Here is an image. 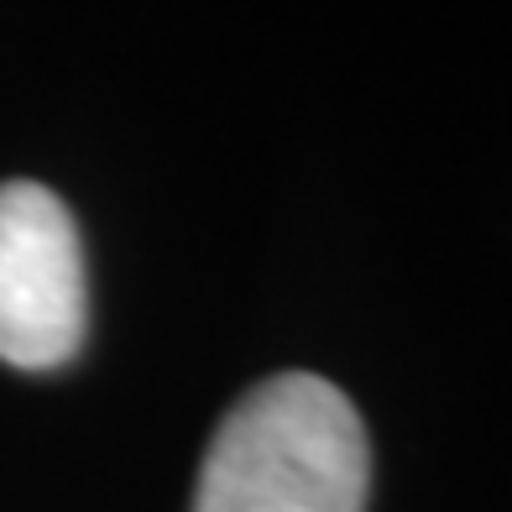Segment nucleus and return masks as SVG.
I'll use <instances>...</instances> for the list:
<instances>
[{
    "label": "nucleus",
    "instance_id": "nucleus-1",
    "mask_svg": "<svg viewBox=\"0 0 512 512\" xmlns=\"http://www.w3.org/2000/svg\"><path fill=\"white\" fill-rule=\"evenodd\" d=\"M371 445L351 398L283 371L220 418L199 465L194 512H366Z\"/></svg>",
    "mask_w": 512,
    "mask_h": 512
},
{
    "label": "nucleus",
    "instance_id": "nucleus-2",
    "mask_svg": "<svg viewBox=\"0 0 512 512\" xmlns=\"http://www.w3.org/2000/svg\"><path fill=\"white\" fill-rule=\"evenodd\" d=\"M89 324L84 246L68 204L32 178L0 183V361L53 371Z\"/></svg>",
    "mask_w": 512,
    "mask_h": 512
}]
</instances>
